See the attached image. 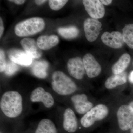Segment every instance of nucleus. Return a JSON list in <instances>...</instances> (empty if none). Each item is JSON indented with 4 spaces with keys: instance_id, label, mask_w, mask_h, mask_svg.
<instances>
[{
    "instance_id": "nucleus-1",
    "label": "nucleus",
    "mask_w": 133,
    "mask_h": 133,
    "mask_svg": "<svg viewBox=\"0 0 133 133\" xmlns=\"http://www.w3.org/2000/svg\"><path fill=\"white\" fill-rule=\"evenodd\" d=\"M0 107L3 114L8 118L17 117L23 110L21 95L15 91L6 92L1 98Z\"/></svg>"
},
{
    "instance_id": "nucleus-2",
    "label": "nucleus",
    "mask_w": 133,
    "mask_h": 133,
    "mask_svg": "<svg viewBox=\"0 0 133 133\" xmlns=\"http://www.w3.org/2000/svg\"><path fill=\"white\" fill-rule=\"evenodd\" d=\"M51 85L55 92L62 95H70L77 90L71 79L61 71H55L52 74Z\"/></svg>"
},
{
    "instance_id": "nucleus-3",
    "label": "nucleus",
    "mask_w": 133,
    "mask_h": 133,
    "mask_svg": "<svg viewBox=\"0 0 133 133\" xmlns=\"http://www.w3.org/2000/svg\"><path fill=\"white\" fill-rule=\"evenodd\" d=\"M45 26L43 19L40 17H33L17 24L15 28V32L18 36H28L41 32Z\"/></svg>"
},
{
    "instance_id": "nucleus-4",
    "label": "nucleus",
    "mask_w": 133,
    "mask_h": 133,
    "mask_svg": "<svg viewBox=\"0 0 133 133\" xmlns=\"http://www.w3.org/2000/svg\"><path fill=\"white\" fill-rule=\"evenodd\" d=\"M109 109L106 105L99 104L85 114L80 120L81 125L85 128L90 127L96 121L105 119L109 114Z\"/></svg>"
},
{
    "instance_id": "nucleus-5",
    "label": "nucleus",
    "mask_w": 133,
    "mask_h": 133,
    "mask_svg": "<svg viewBox=\"0 0 133 133\" xmlns=\"http://www.w3.org/2000/svg\"><path fill=\"white\" fill-rule=\"evenodd\" d=\"M118 124L123 131L131 129L133 127V109L129 105L120 107L117 112Z\"/></svg>"
},
{
    "instance_id": "nucleus-6",
    "label": "nucleus",
    "mask_w": 133,
    "mask_h": 133,
    "mask_svg": "<svg viewBox=\"0 0 133 133\" xmlns=\"http://www.w3.org/2000/svg\"><path fill=\"white\" fill-rule=\"evenodd\" d=\"M102 24L98 19L88 18L84 23V28L86 39L93 42L97 38L100 33Z\"/></svg>"
},
{
    "instance_id": "nucleus-7",
    "label": "nucleus",
    "mask_w": 133,
    "mask_h": 133,
    "mask_svg": "<svg viewBox=\"0 0 133 133\" xmlns=\"http://www.w3.org/2000/svg\"><path fill=\"white\" fill-rule=\"evenodd\" d=\"M83 3L85 9L91 18L99 19L104 16L105 9L99 0H84Z\"/></svg>"
},
{
    "instance_id": "nucleus-8",
    "label": "nucleus",
    "mask_w": 133,
    "mask_h": 133,
    "mask_svg": "<svg viewBox=\"0 0 133 133\" xmlns=\"http://www.w3.org/2000/svg\"><path fill=\"white\" fill-rule=\"evenodd\" d=\"M83 60L85 72L88 77L93 78L99 75L101 71V66L92 54H85Z\"/></svg>"
},
{
    "instance_id": "nucleus-9",
    "label": "nucleus",
    "mask_w": 133,
    "mask_h": 133,
    "mask_svg": "<svg viewBox=\"0 0 133 133\" xmlns=\"http://www.w3.org/2000/svg\"><path fill=\"white\" fill-rule=\"evenodd\" d=\"M71 101L75 110L79 114H85L94 107L92 102L88 100L87 95L84 94L72 95Z\"/></svg>"
},
{
    "instance_id": "nucleus-10",
    "label": "nucleus",
    "mask_w": 133,
    "mask_h": 133,
    "mask_svg": "<svg viewBox=\"0 0 133 133\" xmlns=\"http://www.w3.org/2000/svg\"><path fill=\"white\" fill-rule=\"evenodd\" d=\"M67 68L69 74L78 80L83 78L85 72L83 60L79 57L69 59L67 62Z\"/></svg>"
},
{
    "instance_id": "nucleus-11",
    "label": "nucleus",
    "mask_w": 133,
    "mask_h": 133,
    "mask_svg": "<svg viewBox=\"0 0 133 133\" xmlns=\"http://www.w3.org/2000/svg\"><path fill=\"white\" fill-rule=\"evenodd\" d=\"M30 99L33 102H42L48 108L52 107L54 104L52 95L42 87H37L32 92Z\"/></svg>"
},
{
    "instance_id": "nucleus-12",
    "label": "nucleus",
    "mask_w": 133,
    "mask_h": 133,
    "mask_svg": "<svg viewBox=\"0 0 133 133\" xmlns=\"http://www.w3.org/2000/svg\"><path fill=\"white\" fill-rule=\"evenodd\" d=\"M101 39L106 45L114 49L121 48L125 43L122 34L118 31L105 32L101 36Z\"/></svg>"
},
{
    "instance_id": "nucleus-13",
    "label": "nucleus",
    "mask_w": 133,
    "mask_h": 133,
    "mask_svg": "<svg viewBox=\"0 0 133 133\" xmlns=\"http://www.w3.org/2000/svg\"><path fill=\"white\" fill-rule=\"evenodd\" d=\"M7 54L10 60L19 65L28 66L32 63V58L22 50L10 49L8 50Z\"/></svg>"
},
{
    "instance_id": "nucleus-14",
    "label": "nucleus",
    "mask_w": 133,
    "mask_h": 133,
    "mask_svg": "<svg viewBox=\"0 0 133 133\" xmlns=\"http://www.w3.org/2000/svg\"><path fill=\"white\" fill-rule=\"evenodd\" d=\"M20 43L26 53L32 58L37 59L42 56V50L39 48L37 43L34 39L24 38L21 40Z\"/></svg>"
},
{
    "instance_id": "nucleus-15",
    "label": "nucleus",
    "mask_w": 133,
    "mask_h": 133,
    "mask_svg": "<svg viewBox=\"0 0 133 133\" xmlns=\"http://www.w3.org/2000/svg\"><path fill=\"white\" fill-rule=\"evenodd\" d=\"M63 127L65 131L70 133L75 132L77 129V120L75 113L71 108H67L65 111Z\"/></svg>"
},
{
    "instance_id": "nucleus-16",
    "label": "nucleus",
    "mask_w": 133,
    "mask_h": 133,
    "mask_svg": "<svg viewBox=\"0 0 133 133\" xmlns=\"http://www.w3.org/2000/svg\"><path fill=\"white\" fill-rule=\"evenodd\" d=\"M59 39L56 35L41 36L37 39V43L41 50H49L58 44Z\"/></svg>"
},
{
    "instance_id": "nucleus-17",
    "label": "nucleus",
    "mask_w": 133,
    "mask_h": 133,
    "mask_svg": "<svg viewBox=\"0 0 133 133\" xmlns=\"http://www.w3.org/2000/svg\"><path fill=\"white\" fill-rule=\"evenodd\" d=\"M127 81V74L125 72L119 74H114L106 80L105 86L107 89L111 90L124 84Z\"/></svg>"
},
{
    "instance_id": "nucleus-18",
    "label": "nucleus",
    "mask_w": 133,
    "mask_h": 133,
    "mask_svg": "<svg viewBox=\"0 0 133 133\" xmlns=\"http://www.w3.org/2000/svg\"><path fill=\"white\" fill-rule=\"evenodd\" d=\"M49 63L44 60L36 61L33 63L31 71L34 76L41 79H44L48 76Z\"/></svg>"
},
{
    "instance_id": "nucleus-19",
    "label": "nucleus",
    "mask_w": 133,
    "mask_h": 133,
    "mask_svg": "<svg viewBox=\"0 0 133 133\" xmlns=\"http://www.w3.org/2000/svg\"><path fill=\"white\" fill-rule=\"evenodd\" d=\"M131 56L128 53L123 54L119 60L112 66V70L114 74H120L125 72L131 62Z\"/></svg>"
},
{
    "instance_id": "nucleus-20",
    "label": "nucleus",
    "mask_w": 133,
    "mask_h": 133,
    "mask_svg": "<svg viewBox=\"0 0 133 133\" xmlns=\"http://www.w3.org/2000/svg\"><path fill=\"white\" fill-rule=\"evenodd\" d=\"M35 133H57V131L53 122L43 119L39 122Z\"/></svg>"
},
{
    "instance_id": "nucleus-21",
    "label": "nucleus",
    "mask_w": 133,
    "mask_h": 133,
    "mask_svg": "<svg viewBox=\"0 0 133 133\" xmlns=\"http://www.w3.org/2000/svg\"><path fill=\"white\" fill-rule=\"evenodd\" d=\"M57 31L60 36L66 39L75 38L79 33L78 29L74 26L61 27L58 29Z\"/></svg>"
},
{
    "instance_id": "nucleus-22",
    "label": "nucleus",
    "mask_w": 133,
    "mask_h": 133,
    "mask_svg": "<svg viewBox=\"0 0 133 133\" xmlns=\"http://www.w3.org/2000/svg\"><path fill=\"white\" fill-rule=\"evenodd\" d=\"M123 39L129 48L133 49V24L126 25L123 29Z\"/></svg>"
},
{
    "instance_id": "nucleus-23",
    "label": "nucleus",
    "mask_w": 133,
    "mask_h": 133,
    "mask_svg": "<svg viewBox=\"0 0 133 133\" xmlns=\"http://www.w3.org/2000/svg\"><path fill=\"white\" fill-rule=\"evenodd\" d=\"M19 69L18 65L10 60L7 62L4 72L8 76H12L16 73Z\"/></svg>"
},
{
    "instance_id": "nucleus-24",
    "label": "nucleus",
    "mask_w": 133,
    "mask_h": 133,
    "mask_svg": "<svg viewBox=\"0 0 133 133\" xmlns=\"http://www.w3.org/2000/svg\"><path fill=\"white\" fill-rule=\"evenodd\" d=\"M68 1L66 0H50L49 5L51 9L58 10L63 7Z\"/></svg>"
},
{
    "instance_id": "nucleus-25",
    "label": "nucleus",
    "mask_w": 133,
    "mask_h": 133,
    "mask_svg": "<svg viewBox=\"0 0 133 133\" xmlns=\"http://www.w3.org/2000/svg\"><path fill=\"white\" fill-rule=\"evenodd\" d=\"M6 63L5 52L1 49L0 51V71L1 72L5 71Z\"/></svg>"
},
{
    "instance_id": "nucleus-26",
    "label": "nucleus",
    "mask_w": 133,
    "mask_h": 133,
    "mask_svg": "<svg viewBox=\"0 0 133 133\" xmlns=\"http://www.w3.org/2000/svg\"><path fill=\"white\" fill-rule=\"evenodd\" d=\"M4 30V25L1 17L0 18V38H1Z\"/></svg>"
},
{
    "instance_id": "nucleus-27",
    "label": "nucleus",
    "mask_w": 133,
    "mask_h": 133,
    "mask_svg": "<svg viewBox=\"0 0 133 133\" xmlns=\"http://www.w3.org/2000/svg\"><path fill=\"white\" fill-rule=\"evenodd\" d=\"M9 1L11 2H13L17 4V5H21L23 4L25 2V1L24 0H13V1Z\"/></svg>"
},
{
    "instance_id": "nucleus-28",
    "label": "nucleus",
    "mask_w": 133,
    "mask_h": 133,
    "mask_svg": "<svg viewBox=\"0 0 133 133\" xmlns=\"http://www.w3.org/2000/svg\"><path fill=\"white\" fill-rule=\"evenodd\" d=\"M100 1L103 5H109L112 2L111 0H101Z\"/></svg>"
},
{
    "instance_id": "nucleus-29",
    "label": "nucleus",
    "mask_w": 133,
    "mask_h": 133,
    "mask_svg": "<svg viewBox=\"0 0 133 133\" xmlns=\"http://www.w3.org/2000/svg\"><path fill=\"white\" fill-rule=\"evenodd\" d=\"M46 2H47V1H45V0H36V1H35V3L37 5H42Z\"/></svg>"
},
{
    "instance_id": "nucleus-30",
    "label": "nucleus",
    "mask_w": 133,
    "mask_h": 133,
    "mask_svg": "<svg viewBox=\"0 0 133 133\" xmlns=\"http://www.w3.org/2000/svg\"><path fill=\"white\" fill-rule=\"evenodd\" d=\"M129 79L130 82L132 84H133V71L131 72L129 74Z\"/></svg>"
},
{
    "instance_id": "nucleus-31",
    "label": "nucleus",
    "mask_w": 133,
    "mask_h": 133,
    "mask_svg": "<svg viewBox=\"0 0 133 133\" xmlns=\"http://www.w3.org/2000/svg\"><path fill=\"white\" fill-rule=\"evenodd\" d=\"M129 105L130 106H131V107H132L133 109V101H131V102H129Z\"/></svg>"
},
{
    "instance_id": "nucleus-32",
    "label": "nucleus",
    "mask_w": 133,
    "mask_h": 133,
    "mask_svg": "<svg viewBox=\"0 0 133 133\" xmlns=\"http://www.w3.org/2000/svg\"><path fill=\"white\" fill-rule=\"evenodd\" d=\"M130 133H133V127L131 129V131H130Z\"/></svg>"
},
{
    "instance_id": "nucleus-33",
    "label": "nucleus",
    "mask_w": 133,
    "mask_h": 133,
    "mask_svg": "<svg viewBox=\"0 0 133 133\" xmlns=\"http://www.w3.org/2000/svg\"></svg>"
},
{
    "instance_id": "nucleus-34",
    "label": "nucleus",
    "mask_w": 133,
    "mask_h": 133,
    "mask_svg": "<svg viewBox=\"0 0 133 133\" xmlns=\"http://www.w3.org/2000/svg\"></svg>"
}]
</instances>
